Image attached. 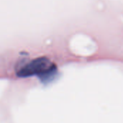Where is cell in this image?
I'll return each mask as SVG.
<instances>
[{
	"mask_svg": "<svg viewBox=\"0 0 123 123\" xmlns=\"http://www.w3.org/2000/svg\"><path fill=\"white\" fill-rule=\"evenodd\" d=\"M55 71V65L52 64L48 59L40 58L35 60L28 65L23 67L19 72V76H27L33 74L47 76Z\"/></svg>",
	"mask_w": 123,
	"mask_h": 123,
	"instance_id": "obj_1",
	"label": "cell"
}]
</instances>
